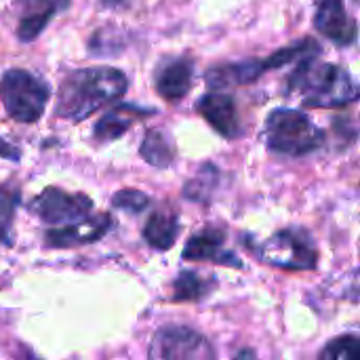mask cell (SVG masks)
I'll return each mask as SVG.
<instances>
[{
    "label": "cell",
    "instance_id": "cell-1",
    "mask_svg": "<svg viewBox=\"0 0 360 360\" xmlns=\"http://www.w3.org/2000/svg\"><path fill=\"white\" fill-rule=\"evenodd\" d=\"M129 80L116 68H82L70 72L57 95L55 114L78 122L97 110L118 101L127 93Z\"/></svg>",
    "mask_w": 360,
    "mask_h": 360
},
{
    "label": "cell",
    "instance_id": "cell-2",
    "mask_svg": "<svg viewBox=\"0 0 360 360\" xmlns=\"http://www.w3.org/2000/svg\"><path fill=\"white\" fill-rule=\"evenodd\" d=\"M289 91L300 93L310 108H344L360 97L354 78L335 63H319L308 57L297 63L289 78Z\"/></svg>",
    "mask_w": 360,
    "mask_h": 360
},
{
    "label": "cell",
    "instance_id": "cell-3",
    "mask_svg": "<svg viewBox=\"0 0 360 360\" xmlns=\"http://www.w3.org/2000/svg\"><path fill=\"white\" fill-rule=\"evenodd\" d=\"M266 143L276 154L304 156L323 143V131L297 110H274L266 120Z\"/></svg>",
    "mask_w": 360,
    "mask_h": 360
},
{
    "label": "cell",
    "instance_id": "cell-4",
    "mask_svg": "<svg viewBox=\"0 0 360 360\" xmlns=\"http://www.w3.org/2000/svg\"><path fill=\"white\" fill-rule=\"evenodd\" d=\"M0 97L13 120L30 124L44 114L49 86L27 70H8L0 80Z\"/></svg>",
    "mask_w": 360,
    "mask_h": 360
},
{
    "label": "cell",
    "instance_id": "cell-5",
    "mask_svg": "<svg viewBox=\"0 0 360 360\" xmlns=\"http://www.w3.org/2000/svg\"><path fill=\"white\" fill-rule=\"evenodd\" d=\"M251 251L259 262L281 270H312L316 266L314 243L302 230H283Z\"/></svg>",
    "mask_w": 360,
    "mask_h": 360
},
{
    "label": "cell",
    "instance_id": "cell-6",
    "mask_svg": "<svg viewBox=\"0 0 360 360\" xmlns=\"http://www.w3.org/2000/svg\"><path fill=\"white\" fill-rule=\"evenodd\" d=\"M148 360H215V350L198 331L169 325L154 333Z\"/></svg>",
    "mask_w": 360,
    "mask_h": 360
},
{
    "label": "cell",
    "instance_id": "cell-7",
    "mask_svg": "<svg viewBox=\"0 0 360 360\" xmlns=\"http://www.w3.org/2000/svg\"><path fill=\"white\" fill-rule=\"evenodd\" d=\"M30 211L53 228L72 226L93 215V202L86 194H72L59 188H44L32 202Z\"/></svg>",
    "mask_w": 360,
    "mask_h": 360
},
{
    "label": "cell",
    "instance_id": "cell-8",
    "mask_svg": "<svg viewBox=\"0 0 360 360\" xmlns=\"http://www.w3.org/2000/svg\"><path fill=\"white\" fill-rule=\"evenodd\" d=\"M110 230H112V217L108 213H99V215H91L89 219L72 224V226L53 228L46 232L44 240L53 249H72V247L97 243Z\"/></svg>",
    "mask_w": 360,
    "mask_h": 360
},
{
    "label": "cell",
    "instance_id": "cell-9",
    "mask_svg": "<svg viewBox=\"0 0 360 360\" xmlns=\"http://www.w3.org/2000/svg\"><path fill=\"white\" fill-rule=\"evenodd\" d=\"M314 25L323 36L340 46L352 44L359 36V25L348 15L344 0H319Z\"/></svg>",
    "mask_w": 360,
    "mask_h": 360
},
{
    "label": "cell",
    "instance_id": "cell-10",
    "mask_svg": "<svg viewBox=\"0 0 360 360\" xmlns=\"http://www.w3.org/2000/svg\"><path fill=\"white\" fill-rule=\"evenodd\" d=\"M70 6V0H19L17 2V38L21 42H30L40 36V32L49 25V21Z\"/></svg>",
    "mask_w": 360,
    "mask_h": 360
},
{
    "label": "cell",
    "instance_id": "cell-11",
    "mask_svg": "<svg viewBox=\"0 0 360 360\" xmlns=\"http://www.w3.org/2000/svg\"><path fill=\"white\" fill-rule=\"evenodd\" d=\"M226 243V234L217 228H205L202 232L194 234L186 249H184V259L190 262H215L221 266H232V268H240L243 264L238 262V257L228 251L224 247Z\"/></svg>",
    "mask_w": 360,
    "mask_h": 360
},
{
    "label": "cell",
    "instance_id": "cell-12",
    "mask_svg": "<svg viewBox=\"0 0 360 360\" xmlns=\"http://www.w3.org/2000/svg\"><path fill=\"white\" fill-rule=\"evenodd\" d=\"M198 114L224 137L234 139L240 133V122L236 114L234 99L226 93H207L196 103Z\"/></svg>",
    "mask_w": 360,
    "mask_h": 360
},
{
    "label": "cell",
    "instance_id": "cell-13",
    "mask_svg": "<svg viewBox=\"0 0 360 360\" xmlns=\"http://www.w3.org/2000/svg\"><path fill=\"white\" fill-rule=\"evenodd\" d=\"M192 78H194V65L190 59L186 57L171 59L169 63L160 65V70L156 72V91L167 101H179L192 89Z\"/></svg>",
    "mask_w": 360,
    "mask_h": 360
},
{
    "label": "cell",
    "instance_id": "cell-14",
    "mask_svg": "<svg viewBox=\"0 0 360 360\" xmlns=\"http://www.w3.org/2000/svg\"><path fill=\"white\" fill-rule=\"evenodd\" d=\"M179 236V219L171 209H156L143 226V240L158 251H167Z\"/></svg>",
    "mask_w": 360,
    "mask_h": 360
},
{
    "label": "cell",
    "instance_id": "cell-15",
    "mask_svg": "<svg viewBox=\"0 0 360 360\" xmlns=\"http://www.w3.org/2000/svg\"><path fill=\"white\" fill-rule=\"evenodd\" d=\"M148 110H139L135 105H118L116 110L108 112L95 127V139L97 141H114L127 133V129L141 116H146Z\"/></svg>",
    "mask_w": 360,
    "mask_h": 360
},
{
    "label": "cell",
    "instance_id": "cell-16",
    "mask_svg": "<svg viewBox=\"0 0 360 360\" xmlns=\"http://www.w3.org/2000/svg\"><path fill=\"white\" fill-rule=\"evenodd\" d=\"M139 154L148 165L158 167V169L169 167L173 162V158H175L173 146H171V141L167 139V135L162 131H148L143 141H141Z\"/></svg>",
    "mask_w": 360,
    "mask_h": 360
},
{
    "label": "cell",
    "instance_id": "cell-17",
    "mask_svg": "<svg viewBox=\"0 0 360 360\" xmlns=\"http://www.w3.org/2000/svg\"><path fill=\"white\" fill-rule=\"evenodd\" d=\"M19 190L11 186H0V243L11 245L13 243V219L15 211L19 207Z\"/></svg>",
    "mask_w": 360,
    "mask_h": 360
},
{
    "label": "cell",
    "instance_id": "cell-18",
    "mask_svg": "<svg viewBox=\"0 0 360 360\" xmlns=\"http://www.w3.org/2000/svg\"><path fill=\"white\" fill-rule=\"evenodd\" d=\"M211 289V281L202 278L196 272H181L173 285V300L175 302H190V300H200L202 295H207Z\"/></svg>",
    "mask_w": 360,
    "mask_h": 360
},
{
    "label": "cell",
    "instance_id": "cell-19",
    "mask_svg": "<svg viewBox=\"0 0 360 360\" xmlns=\"http://www.w3.org/2000/svg\"><path fill=\"white\" fill-rule=\"evenodd\" d=\"M316 360H360V335L348 333L331 340Z\"/></svg>",
    "mask_w": 360,
    "mask_h": 360
},
{
    "label": "cell",
    "instance_id": "cell-20",
    "mask_svg": "<svg viewBox=\"0 0 360 360\" xmlns=\"http://www.w3.org/2000/svg\"><path fill=\"white\" fill-rule=\"evenodd\" d=\"M150 205V198L139 190H120L112 198V207L127 213H141Z\"/></svg>",
    "mask_w": 360,
    "mask_h": 360
},
{
    "label": "cell",
    "instance_id": "cell-21",
    "mask_svg": "<svg viewBox=\"0 0 360 360\" xmlns=\"http://www.w3.org/2000/svg\"><path fill=\"white\" fill-rule=\"evenodd\" d=\"M0 158H6V160H19V150L15 146H11L6 139L0 137Z\"/></svg>",
    "mask_w": 360,
    "mask_h": 360
},
{
    "label": "cell",
    "instance_id": "cell-22",
    "mask_svg": "<svg viewBox=\"0 0 360 360\" xmlns=\"http://www.w3.org/2000/svg\"><path fill=\"white\" fill-rule=\"evenodd\" d=\"M234 360H257V356H255L251 350H243L240 354H236V359Z\"/></svg>",
    "mask_w": 360,
    "mask_h": 360
},
{
    "label": "cell",
    "instance_id": "cell-23",
    "mask_svg": "<svg viewBox=\"0 0 360 360\" xmlns=\"http://www.w3.org/2000/svg\"><path fill=\"white\" fill-rule=\"evenodd\" d=\"M105 2H110V4H112V2H120V0H105Z\"/></svg>",
    "mask_w": 360,
    "mask_h": 360
}]
</instances>
